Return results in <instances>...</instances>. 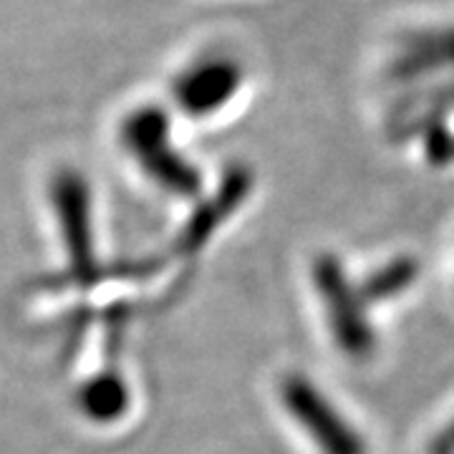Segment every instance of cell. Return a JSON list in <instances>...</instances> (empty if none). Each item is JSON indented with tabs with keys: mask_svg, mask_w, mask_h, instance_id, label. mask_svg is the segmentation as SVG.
<instances>
[{
	"mask_svg": "<svg viewBox=\"0 0 454 454\" xmlns=\"http://www.w3.org/2000/svg\"><path fill=\"white\" fill-rule=\"evenodd\" d=\"M387 137L414 146L427 167H454V79L414 86L387 114Z\"/></svg>",
	"mask_w": 454,
	"mask_h": 454,
	"instance_id": "obj_4",
	"label": "cell"
},
{
	"mask_svg": "<svg viewBox=\"0 0 454 454\" xmlns=\"http://www.w3.org/2000/svg\"><path fill=\"white\" fill-rule=\"evenodd\" d=\"M356 278L366 303L376 313V309L381 306L404 301L406 295L417 288L422 278V262L417 255L399 253V255H389L387 260L373 262L364 273H356Z\"/></svg>",
	"mask_w": 454,
	"mask_h": 454,
	"instance_id": "obj_8",
	"label": "cell"
},
{
	"mask_svg": "<svg viewBox=\"0 0 454 454\" xmlns=\"http://www.w3.org/2000/svg\"><path fill=\"white\" fill-rule=\"evenodd\" d=\"M310 293L331 346L348 364L364 366L379 351L376 313L358 288L356 273L336 250H318L309 265Z\"/></svg>",
	"mask_w": 454,
	"mask_h": 454,
	"instance_id": "obj_1",
	"label": "cell"
},
{
	"mask_svg": "<svg viewBox=\"0 0 454 454\" xmlns=\"http://www.w3.org/2000/svg\"><path fill=\"white\" fill-rule=\"evenodd\" d=\"M424 454H454V411L432 429L424 444Z\"/></svg>",
	"mask_w": 454,
	"mask_h": 454,
	"instance_id": "obj_10",
	"label": "cell"
},
{
	"mask_svg": "<svg viewBox=\"0 0 454 454\" xmlns=\"http://www.w3.org/2000/svg\"><path fill=\"white\" fill-rule=\"evenodd\" d=\"M83 402L91 417L97 419H116L119 414L127 411L129 406V394L121 379L114 376H101L98 381H91V387L83 394Z\"/></svg>",
	"mask_w": 454,
	"mask_h": 454,
	"instance_id": "obj_9",
	"label": "cell"
},
{
	"mask_svg": "<svg viewBox=\"0 0 454 454\" xmlns=\"http://www.w3.org/2000/svg\"><path fill=\"white\" fill-rule=\"evenodd\" d=\"M121 145L137 167L167 195L195 200L205 192V177L175 145L172 116L157 104L131 109L121 121Z\"/></svg>",
	"mask_w": 454,
	"mask_h": 454,
	"instance_id": "obj_3",
	"label": "cell"
},
{
	"mask_svg": "<svg viewBox=\"0 0 454 454\" xmlns=\"http://www.w3.org/2000/svg\"><path fill=\"white\" fill-rule=\"evenodd\" d=\"M245 79V64L235 53L205 51L175 74L169 94L179 114L210 119L240 97Z\"/></svg>",
	"mask_w": 454,
	"mask_h": 454,
	"instance_id": "obj_5",
	"label": "cell"
},
{
	"mask_svg": "<svg viewBox=\"0 0 454 454\" xmlns=\"http://www.w3.org/2000/svg\"><path fill=\"white\" fill-rule=\"evenodd\" d=\"M384 74L391 83L411 89L454 79V20L419 26L399 35Z\"/></svg>",
	"mask_w": 454,
	"mask_h": 454,
	"instance_id": "obj_6",
	"label": "cell"
},
{
	"mask_svg": "<svg viewBox=\"0 0 454 454\" xmlns=\"http://www.w3.org/2000/svg\"><path fill=\"white\" fill-rule=\"evenodd\" d=\"M253 184H255V177H253V172L245 164L227 167L225 177L220 179L217 190L210 197L202 200L200 210L192 217V223L187 227L184 245L195 250V247H202V245L207 243V238H210L212 232L223 223H227L247 202V197L253 192Z\"/></svg>",
	"mask_w": 454,
	"mask_h": 454,
	"instance_id": "obj_7",
	"label": "cell"
},
{
	"mask_svg": "<svg viewBox=\"0 0 454 454\" xmlns=\"http://www.w3.org/2000/svg\"><path fill=\"white\" fill-rule=\"evenodd\" d=\"M273 396L313 454H372L366 432L310 373L283 372L273 384Z\"/></svg>",
	"mask_w": 454,
	"mask_h": 454,
	"instance_id": "obj_2",
	"label": "cell"
}]
</instances>
